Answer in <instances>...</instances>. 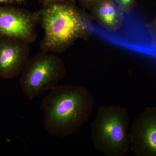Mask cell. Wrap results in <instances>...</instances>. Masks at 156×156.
Listing matches in <instances>:
<instances>
[{
    "label": "cell",
    "instance_id": "7",
    "mask_svg": "<svg viewBox=\"0 0 156 156\" xmlns=\"http://www.w3.org/2000/svg\"><path fill=\"white\" fill-rule=\"evenodd\" d=\"M29 44L0 35V76L11 79L22 71L29 59Z\"/></svg>",
    "mask_w": 156,
    "mask_h": 156
},
{
    "label": "cell",
    "instance_id": "12",
    "mask_svg": "<svg viewBox=\"0 0 156 156\" xmlns=\"http://www.w3.org/2000/svg\"><path fill=\"white\" fill-rule=\"evenodd\" d=\"M41 2L44 4V5L50 3L55 2H58V1H62V0H40Z\"/></svg>",
    "mask_w": 156,
    "mask_h": 156
},
{
    "label": "cell",
    "instance_id": "3",
    "mask_svg": "<svg viewBox=\"0 0 156 156\" xmlns=\"http://www.w3.org/2000/svg\"><path fill=\"white\" fill-rule=\"evenodd\" d=\"M129 122L125 108H99L90 126L91 140L95 149L108 156L126 155L131 144Z\"/></svg>",
    "mask_w": 156,
    "mask_h": 156
},
{
    "label": "cell",
    "instance_id": "9",
    "mask_svg": "<svg viewBox=\"0 0 156 156\" xmlns=\"http://www.w3.org/2000/svg\"><path fill=\"white\" fill-rule=\"evenodd\" d=\"M124 14H131L135 7L136 0H115Z\"/></svg>",
    "mask_w": 156,
    "mask_h": 156
},
{
    "label": "cell",
    "instance_id": "10",
    "mask_svg": "<svg viewBox=\"0 0 156 156\" xmlns=\"http://www.w3.org/2000/svg\"><path fill=\"white\" fill-rule=\"evenodd\" d=\"M147 27L153 38L156 41V14L151 22L147 25Z\"/></svg>",
    "mask_w": 156,
    "mask_h": 156
},
{
    "label": "cell",
    "instance_id": "1",
    "mask_svg": "<svg viewBox=\"0 0 156 156\" xmlns=\"http://www.w3.org/2000/svg\"><path fill=\"white\" fill-rule=\"evenodd\" d=\"M94 107L93 95L86 87L57 86L42 101L45 130L59 137L72 135L91 117Z\"/></svg>",
    "mask_w": 156,
    "mask_h": 156
},
{
    "label": "cell",
    "instance_id": "4",
    "mask_svg": "<svg viewBox=\"0 0 156 156\" xmlns=\"http://www.w3.org/2000/svg\"><path fill=\"white\" fill-rule=\"evenodd\" d=\"M20 86L30 100L58 86L66 75L63 59L55 53L41 50L29 58L23 69Z\"/></svg>",
    "mask_w": 156,
    "mask_h": 156
},
{
    "label": "cell",
    "instance_id": "11",
    "mask_svg": "<svg viewBox=\"0 0 156 156\" xmlns=\"http://www.w3.org/2000/svg\"><path fill=\"white\" fill-rule=\"evenodd\" d=\"M82 7L89 10L94 4L100 0H78Z\"/></svg>",
    "mask_w": 156,
    "mask_h": 156
},
{
    "label": "cell",
    "instance_id": "14",
    "mask_svg": "<svg viewBox=\"0 0 156 156\" xmlns=\"http://www.w3.org/2000/svg\"><path fill=\"white\" fill-rule=\"evenodd\" d=\"M16 1L18 2H22V1H24V0H16Z\"/></svg>",
    "mask_w": 156,
    "mask_h": 156
},
{
    "label": "cell",
    "instance_id": "6",
    "mask_svg": "<svg viewBox=\"0 0 156 156\" xmlns=\"http://www.w3.org/2000/svg\"><path fill=\"white\" fill-rule=\"evenodd\" d=\"M130 149L137 156H156V107L146 109L133 122Z\"/></svg>",
    "mask_w": 156,
    "mask_h": 156
},
{
    "label": "cell",
    "instance_id": "2",
    "mask_svg": "<svg viewBox=\"0 0 156 156\" xmlns=\"http://www.w3.org/2000/svg\"><path fill=\"white\" fill-rule=\"evenodd\" d=\"M38 11L39 23L44 32L41 50L60 54L78 39L87 40L93 32L92 17L72 0L44 5Z\"/></svg>",
    "mask_w": 156,
    "mask_h": 156
},
{
    "label": "cell",
    "instance_id": "13",
    "mask_svg": "<svg viewBox=\"0 0 156 156\" xmlns=\"http://www.w3.org/2000/svg\"><path fill=\"white\" fill-rule=\"evenodd\" d=\"M10 0H0V2H9Z\"/></svg>",
    "mask_w": 156,
    "mask_h": 156
},
{
    "label": "cell",
    "instance_id": "8",
    "mask_svg": "<svg viewBox=\"0 0 156 156\" xmlns=\"http://www.w3.org/2000/svg\"><path fill=\"white\" fill-rule=\"evenodd\" d=\"M89 11L92 19L108 32H116L122 26L125 14L115 0H100Z\"/></svg>",
    "mask_w": 156,
    "mask_h": 156
},
{
    "label": "cell",
    "instance_id": "5",
    "mask_svg": "<svg viewBox=\"0 0 156 156\" xmlns=\"http://www.w3.org/2000/svg\"><path fill=\"white\" fill-rule=\"evenodd\" d=\"M38 11L0 6V35L19 39L28 44L36 40Z\"/></svg>",
    "mask_w": 156,
    "mask_h": 156
}]
</instances>
